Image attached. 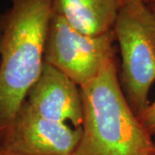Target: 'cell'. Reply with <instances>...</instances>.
I'll return each mask as SVG.
<instances>
[{
    "label": "cell",
    "instance_id": "1",
    "mask_svg": "<svg viewBox=\"0 0 155 155\" xmlns=\"http://www.w3.org/2000/svg\"><path fill=\"white\" fill-rule=\"evenodd\" d=\"M52 0H11L0 35V139L15 121L44 65Z\"/></svg>",
    "mask_w": 155,
    "mask_h": 155
},
{
    "label": "cell",
    "instance_id": "2",
    "mask_svg": "<svg viewBox=\"0 0 155 155\" xmlns=\"http://www.w3.org/2000/svg\"><path fill=\"white\" fill-rule=\"evenodd\" d=\"M82 135L72 155H155V141L123 92L115 59L80 86Z\"/></svg>",
    "mask_w": 155,
    "mask_h": 155
},
{
    "label": "cell",
    "instance_id": "3",
    "mask_svg": "<svg viewBox=\"0 0 155 155\" xmlns=\"http://www.w3.org/2000/svg\"><path fill=\"white\" fill-rule=\"evenodd\" d=\"M114 31L122 54V87L138 117L155 82V15L144 0L121 6Z\"/></svg>",
    "mask_w": 155,
    "mask_h": 155
},
{
    "label": "cell",
    "instance_id": "4",
    "mask_svg": "<svg viewBox=\"0 0 155 155\" xmlns=\"http://www.w3.org/2000/svg\"><path fill=\"white\" fill-rule=\"evenodd\" d=\"M115 31L90 35L53 14L48 31L44 62L57 68L80 87L115 59Z\"/></svg>",
    "mask_w": 155,
    "mask_h": 155
},
{
    "label": "cell",
    "instance_id": "5",
    "mask_svg": "<svg viewBox=\"0 0 155 155\" xmlns=\"http://www.w3.org/2000/svg\"><path fill=\"white\" fill-rule=\"evenodd\" d=\"M81 135V127L45 118L24 103L0 145L17 155H72Z\"/></svg>",
    "mask_w": 155,
    "mask_h": 155
},
{
    "label": "cell",
    "instance_id": "6",
    "mask_svg": "<svg viewBox=\"0 0 155 155\" xmlns=\"http://www.w3.org/2000/svg\"><path fill=\"white\" fill-rule=\"evenodd\" d=\"M24 103L45 118L70 123L76 127L82 126L84 111L80 87L46 62Z\"/></svg>",
    "mask_w": 155,
    "mask_h": 155
},
{
    "label": "cell",
    "instance_id": "7",
    "mask_svg": "<svg viewBox=\"0 0 155 155\" xmlns=\"http://www.w3.org/2000/svg\"><path fill=\"white\" fill-rule=\"evenodd\" d=\"M54 13L77 30L101 35L114 30L122 0H52Z\"/></svg>",
    "mask_w": 155,
    "mask_h": 155
},
{
    "label": "cell",
    "instance_id": "8",
    "mask_svg": "<svg viewBox=\"0 0 155 155\" xmlns=\"http://www.w3.org/2000/svg\"><path fill=\"white\" fill-rule=\"evenodd\" d=\"M138 119L155 141V101L149 104L147 109L138 116Z\"/></svg>",
    "mask_w": 155,
    "mask_h": 155
},
{
    "label": "cell",
    "instance_id": "9",
    "mask_svg": "<svg viewBox=\"0 0 155 155\" xmlns=\"http://www.w3.org/2000/svg\"><path fill=\"white\" fill-rule=\"evenodd\" d=\"M0 155H17L11 153L10 151H8L7 149H5V147H3L1 145H0Z\"/></svg>",
    "mask_w": 155,
    "mask_h": 155
},
{
    "label": "cell",
    "instance_id": "10",
    "mask_svg": "<svg viewBox=\"0 0 155 155\" xmlns=\"http://www.w3.org/2000/svg\"><path fill=\"white\" fill-rule=\"evenodd\" d=\"M147 3V2H146ZM148 5H149L150 9L152 10V11L153 12V14L155 15V2H148V3H147Z\"/></svg>",
    "mask_w": 155,
    "mask_h": 155
},
{
    "label": "cell",
    "instance_id": "11",
    "mask_svg": "<svg viewBox=\"0 0 155 155\" xmlns=\"http://www.w3.org/2000/svg\"><path fill=\"white\" fill-rule=\"evenodd\" d=\"M2 17H3V14H0V35H1V29H2Z\"/></svg>",
    "mask_w": 155,
    "mask_h": 155
},
{
    "label": "cell",
    "instance_id": "12",
    "mask_svg": "<svg viewBox=\"0 0 155 155\" xmlns=\"http://www.w3.org/2000/svg\"><path fill=\"white\" fill-rule=\"evenodd\" d=\"M131 1H134V0H122V5L123 4H126L127 2H131Z\"/></svg>",
    "mask_w": 155,
    "mask_h": 155
},
{
    "label": "cell",
    "instance_id": "13",
    "mask_svg": "<svg viewBox=\"0 0 155 155\" xmlns=\"http://www.w3.org/2000/svg\"><path fill=\"white\" fill-rule=\"evenodd\" d=\"M145 2L148 3V2H155V0H144Z\"/></svg>",
    "mask_w": 155,
    "mask_h": 155
}]
</instances>
